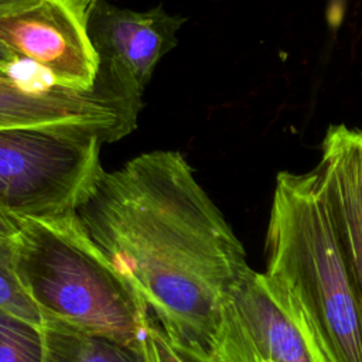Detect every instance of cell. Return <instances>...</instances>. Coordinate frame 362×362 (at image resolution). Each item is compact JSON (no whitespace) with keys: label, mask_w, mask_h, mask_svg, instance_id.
I'll use <instances>...</instances> for the list:
<instances>
[{"label":"cell","mask_w":362,"mask_h":362,"mask_svg":"<svg viewBox=\"0 0 362 362\" xmlns=\"http://www.w3.org/2000/svg\"><path fill=\"white\" fill-rule=\"evenodd\" d=\"M25 61H21L18 57H16L11 51H8L4 45L0 44V74L1 75H10L16 74L17 66L21 65Z\"/></svg>","instance_id":"cell-14"},{"label":"cell","mask_w":362,"mask_h":362,"mask_svg":"<svg viewBox=\"0 0 362 362\" xmlns=\"http://www.w3.org/2000/svg\"><path fill=\"white\" fill-rule=\"evenodd\" d=\"M184 23L161 6L139 11L98 1L88 17L100 61L98 81L139 115L143 92L158 61L177 45Z\"/></svg>","instance_id":"cell-7"},{"label":"cell","mask_w":362,"mask_h":362,"mask_svg":"<svg viewBox=\"0 0 362 362\" xmlns=\"http://www.w3.org/2000/svg\"><path fill=\"white\" fill-rule=\"evenodd\" d=\"M212 362H331L293 291L247 269L222 313Z\"/></svg>","instance_id":"cell-5"},{"label":"cell","mask_w":362,"mask_h":362,"mask_svg":"<svg viewBox=\"0 0 362 362\" xmlns=\"http://www.w3.org/2000/svg\"><path fill=\"white\" fill-rule=\"evenodd\" d=\"M75 218L165 337L212 362L223 307L249 264L187 158L154 150L103 170Z\"/></svg>","instance_id":"cell-1"},{"label":"cell","mask_w":362,"mask_h":362,"mask_svg":"<svg viewBox=\"0 0 362 362\" xmlns=\"http://www.w3.org/2000/svg\"><path fill=\"white\" fill-rule=\"evenodd\" d=\"M106 132L90 126L0 129V209L16 222L75 214L102 174Z\"/></svg>","instance_id":"cell-4"},{"label":"cell","mask_w":362,"mask_h":362,"mask_svg":"<svg viewBox=\"0 0 362 362\" xmlns=\"http://www.w3.org/2000/svg\"><path fill=\"white\" fill-rule=\"evenodd\" d=\"M42 335L44 362H153L148 339L133 345L51 321L42 322Z\"/></svg>","instance_id":"cell-10"},{"label":"cell","mask_w":362,"mask_h":362,"mask_svg":"<svg viewBox=\"0 0 362 362\" xmlns=\"http://www.w3.org/2000/svg\"><path fill=\"white\" fill-rule=\"evenodd\" d=\"M264 252L331 362H362V315L314 171L277 174Z\"/></svg>","instance_id":"cell-2"},{"label":"cell","mask_w":362,"mask_h":362,"mask_svg":"<svg viewBox=\"0 0 362 362\" xmlns=\"http://www.w3.org/2000/svg\"><path fill=\"white\" fill-rule=\"evenodd\" d=\"M0 362H44L42 325L0 310Z\"/></svg>","instance_id":"cell-11"},{"label":"cell","mask_w":362,"mask_h":362,"mask_svg":"<svg viewBox=\"0 0 362 362\" xmlns=\"http://www.w3.org/2000/svg\"><path fill=\"white\" fill-rule=\"evenodd\" d=\"M112 103L99 89L78 92L49 82H28L17 74H0V129L24 126L110 124Z\"/></svg>","instance_id":"cell-9"},{"label":"cell","mask_w":362,"mask_h":362,"mask_svg":"<svg viewBox=\"0 0 362 362\" xmlns=\"http://www.w3.org/2000/svg\"><path fill=\"white\" fill-rule=\"evenodd\" d=\"M313 171L362 315V130L329 126Z\"/></svg>","instance_id":"cell-8"},{"label":"cell","mask_w":362,"mask_h":362,"mask_svg":"<svg viewBox=\"0 0 362 362\" xmlns=\"http://www.w3.org/2000/svg\"><path fill=\"white\" fill-rule=\"evenodd\" d=\"M20 225L0 209V238H14L18 233Z\"/></svg>","instance_id":"cell-15"},{"label":"cell","mask_w":362,"mask_h":362,"mask_svg":"<svg viewBox=\"0 0 362 362\" xmlns=\"http://www.w3.org/2000/svg\"><path fill=\"white\" fill-rule=\"evenodd\" d=\"M18 225L16 272L42 321L147 344L146 304L89 240L75 214Z\"/></svg>","instance_id":"cell-3"},{"label":"cell","mask_w":362,"mask_h":362,"mask_svg":"<svg viewBox=\"0 0 362 362\" xmlns=\"http://www.w3.org/2000/svg\"><path fill=\"white\" fill-rule=\"evenodd\" d=\"M88 16H89V13L92 11V8L95 7V4L98 3V1H100V0H74Z\"/></svg>","instance_id":"cell-16"},{"label":"cell","mask_w":362,"mask_h":362,"mask_svg":"<svg viewBox=\"0 0 362 362\" xmlns=\"http://www.w3.org/2000/svg\"><path fill=\"white\" fill-rule=\"evenodd\" d=\"M0 310L42 325V317L16 272V236L0 238Z\"/></svg>","instance_id":"cell-12"},{"label":"cell","mask_w":362,"mask_h":362,"mask_svg":"<svg viewBox=\"0 0 362 362\" xmlns=\"http://www.w3.org/2000/svg\"><path fill=\"white\" fill-rule=\"evenodd\" d=\"M25 1H28V0H0V13H3L8 8H13L16 6H20Z\"/></svg>","instance_id":"cell-17"},{"label":"cell","mask_w":362,"mask_h":362,"mask_svg":"<svg viewBox=\"0 0 362 362\" xmlns=\"http://www.w3.org/2000/svg\"><path fill=\"white\" fill-rule=\"evenodd\" d=\"M148 345L153 355V362H205L175 346L163 332L160 325L150 317Z\"/></svg>","instance_id":"cell-13"},{"label":"cell","mask_w":362,"mask_h":362,"mask_svg":"<svg viewBox=\"0 0 362 362\" xmlns=\"http://www.w3.org/2000/svg\"><path fill=\"white\" fill-rule=\"evenodd\" d=\"M88 17L74 0H28L0 13V44L35 65L54 86L92 90L100 61Z\"/></svg>","instance_id":"cell-6"}]
</instances>
